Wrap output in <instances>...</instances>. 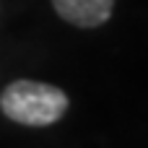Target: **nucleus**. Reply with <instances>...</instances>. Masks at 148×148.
Returning a JSON list of instances; mask_svg holds the SVG:
<instances>
[{
  "label": "nucleus",
  "mask_w": 148,
  "mask_h": 148,
  "mask_svg": "<svg viewBox=\"0 0 148 148\" xmlns=\"http://www.w3.org/2000/svg\"><path fill=\"white\" fill-rule=\"evenodd\" d=\"M68 104L70 101L62 88L42 81H29V78L13 81L0 94V112L8 120L29 127L55 125L68 112Z\"/></svg>",
  "instance_id": "nucleus-1"
},
{
  "label": "nucleus",
  "mask_w": 148,
  "mask_h": 148,
  "mask_svg": "<svg viewBox=\"0 0 148 148\" xmlns=\"http://www.w3.org/2000/svg\"><path fill=\"white\" fill-rule=\"evenodd\" d=\"M57 16L81 29H96L109 21L114 0H52Z\"/></svg>",
  "instance_id": "nucleus-2"
}]
</instances>
